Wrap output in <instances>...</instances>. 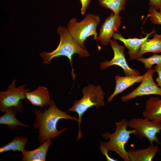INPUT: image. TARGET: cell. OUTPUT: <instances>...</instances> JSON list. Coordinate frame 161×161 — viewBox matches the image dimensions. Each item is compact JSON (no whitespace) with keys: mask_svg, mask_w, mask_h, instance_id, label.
Here are the masks:
<instances>
[{"mask_svg":"<svg viewBox=\"0 0 161 161\" xmlns=\"http://www.w3.org/2000/svg\"><path fill=\"white\" fill-rule=\"evenodd\" d=\"M57 32L60 37V41L57 48L50 52L45 51L40 54L43 58V64H49L52 60L60 56L67 57L69 59L72 68V75L75 78L74 70L72 65V57L78 54L80 58L88 57L89 54L86 49L83 48L75 41L67 28L60 26L57 29Z\"/></svg>","mask_w":161,"mask_h":161,"instance_id":"obj_2","label":"cell"},{"mask_svg":"<svg viewBox=\"0 0 161 161\" xmlns=\"http://www.w3.org/2000/svg\"><path fill=\"white\" fill-rule=\"evenodd\" d=\"M161 52V34H155L153 38L148 39L141 46L139 52L134 59L141 57L145 53Z\"/></svg>","mask_w":161,"mask_h":161,"instance_id":"obj_17","label":"cell"},{"mask_svg":"<svg viewBox=\"0 0 161 161\" xmlns=\"http://www.w3.org/2000/svg\"><path fill=\"white\" fill-rule=\"evenodd\" d=\"M156 32V30L154 29L150 33L146 34L145 37L141 38H134L126 39L123 38L121 34L119 32H115L112 37L114 39L120 40L124 43L125 47L128 49V54L130 59L133 60H134L135 57L138 53L143 44L150 35Z\"/></svg>","mask_w":161,"mask_h":161,"instance_id":"obj_11","label":"cell"},{"mask_svg":"<svg viewBox=\"0 0 161 161\" xmlns=\"http://www.w3.org/2000/svg\"><path fill=\"white\" fill-rule=\"evenodd\" d=\"M102 7L111 10L115 15H119L120 12L125 9L126 0H98Z\"/></svg>","mask_w":161,"mask_h":161,"instance_id":"obj_20","label":"cell"},{"mask_svg":"<svg viewBox=\"0 0 161 161\" xmlns=\"http://www.w3.org/2000/svg\"><path fill=\"white\" fill-rule=\"evenodd\" d=\"M158 146L150 145L144 149L128 151L130 161H151L158 152Z\"/></svg>","mask_w":161,"mask_h":161,"instance_id":"obj_16","label":"cell"},{"mask_svg":"<svg viewBox=\"0 0 161 161\" xmlns=\"http://www.w3.org/2000/svg\"><path fill=\"white\" fill-rule=\"evenodd\" d=\"M15 82L14 79L6 91L0 92V110L2 113L11 107L18 112H22L23 104L21 100L25 98V93L30 90L24 89L26 85L16 87Z\"/></svg>","mask_w":161,"mask_h":161,"instance_id":"obj_7","label":"cell"},{"mask_svg":"<svg viewBox=\"0 0 161 161\" xmlns=\"http://www.w3.org/2000/svg\"><path fill=\"white\" fill-rule=\"evenodd\" d=\"M149 5L153 6L157 10H159L161 0H149Z\"/></svg>","mask_w":161,"mask_h":161,"instance_id":"obj_26","label":"cell"},{"mask_svg":"<svg viewBox=\"0 0 161 161\" xmlns=\"http://www.w3.org/2000/svg\"><path fill=\"white\" fill-rule=\"evenodd\" d=\"M100 21L99 16L89 13L80 22H77L75 18H71L68 23L67 28L75 41L84 49H86L84 41L89 36L93 35L92 39L96 40L100 50L101 47L97 42L98 33L96 29Z\"/></svg>","mask_w":161,"mask_h":161,"instance_id":"obj_5","label":"cell"},{"mask_svg":"<svg viewBox=\"0 0 161 161\" xmlns=\"http://www.w3.org/2000/svg\"><path fill=\"white\" fill-rule=\"evenodd\" d=\"M154 69L155 72H157L158 74L156 79L157 85L161 89V64H156Z\"/></svg>","mask_w":161,"mask_h":161,"instance_id":"obj_23","label":"cell"},{"mask_svg":"<svg viewBox=\"0 0 161 161\" xmlns=\"http://www.w3.org/2000/svg\"><path fill=\"white\" fill-rule=\"evenodd\" d=\"M154 69H148L143 75L142 82L139 86L129 93L122 96V101L126 102L138 96L150 95L161 96V89L155 83L153 79Z\"/></svg>","mask_w":161,"mask_h":161,"instance_id":"obj_8","label":"cell"},{"mask_svg":"<svg viewBox=\"0 0 161 161\" xmlns=\"http://www.w3.org/2000/svg\"><path fill=\"white\" fill-rule=\"evenodd\" d=\"M160 10V12H159L161 13V2H160V6L159 9Z\"/></svg>","mask_w":161,"mask_h":161,"instance_id":"obj_27","label":"cell"},{"mask_svg":"<svg viewBox=\"0 0 161 161\" xmlns=\"http://www.w3.org/2000/svg\"><path fill=\"white\" fill-rule=\"evenodd\" d=\"M28 141L26 137L16 136L11 142L0 147V153L10 151L21 152L25 150V146Z\"/></svg>","mask_w":161,"mask_h":161,"instance_id":"obj_19","label":"cell"},{"mask_svg":"<svg viewBox=\"0 0 161 161\" xmlns=\"http://www.w3.org/2000/svg\"><path fill=\"white\" fill-rule=\"evenodd\" d=\"M82 92L83 96L78 100H75L73 105L68 109L69 112H76L78 115V132L77 140H79L83 137L80 126L82 116L90 108L95 106L97 110L105 106V93L100 86L89 84L83 88Z\"/></svg>","mask_w":161,"mask_h":161,"instance_id":"obj_3","label":"cell"},{"mask_svg":"<svg viewBox=\"0 0 161 161\" xmlns=\"http://www.w3.org/2000/svg\"><path fill=\"white\" fill-rule=\"evenodd\" d=\"M29 91L25 93V97L32 105L42 108L50 104L51 100L47 87L40 86L32 91Z\"/></svg>","mask_w":161,"mask_h":161,"instance_id":"obj_12","label":"cell"},{"mask_svg":"<svg viewBox=\"0 0 161 161\" xmlns=\"http://www.w3.org/2000/svg\"><path fill=\"white\" fill-rule=\"evenodd\" d=\"M81 4V13L83 15L85 13L91 0H80Z\"/></svg>","mask_w":161,"mask_h":161,"instance_id":"obj_25","label":"cell"},{"mask_svg":"<svg viewBox=\"0 0 161 161\" xmlns=\"http://www.w3.org/2000/svg\"><path fill=\"white\" fill-rule=\"evenodd\" d=\"M100 145L99 147V148L100 150L103 155L105 156L106 160L107 161H117V160L113 159L110 157L108 154V151L104 146H103L100 143Z\"/></svg>","mask_w":161,"mask_h":161,"instance_id":"obj_24","label":"cell"},{"mask_svg":"<svg viewBox=\"0 0 161 161\" xmlns=\"http://www.w3.org/2000/svg\"><path fill=\"white\" fill-rule=\"evenodd\" d=\"M142 63L146 69H150L154 64H161V55L155 53L150 57L144 58L142 57L136 59Z\"/></svg>","mask_w":161,"mask_h":161,"instance_id":"obj_21","label":"cell"},{"mask_svg":"<svg viewBox=\"0 0 161 161\" xmlns=\"http://www.w3.org/2000/svg\"><path fill=\"white\" fill-rule=\"evenodd\" d=\"M49 107L44 112L35 109L34 112L35 119L33 124V127L38 129V140L42 144L46 140L59 136L66 130L65 128L60 130L57 128L59 121L61 119L70 120L77 121L78 118L72 117L63 112L56 106L54 101L51 100Z\"/></svg>","mask_w":161,"mask_h":161,"instance_id":"obj_1","label":"cell"},{"mask_svg":"<svg viewBox=\"0 0 161 161\" xmlns=\"http://www.w3.org/2000/svg\"><path fill=\"white\" fill-rule=\"evenodd\" d=\"M116 129L114 132L111 134L107 131L102 134V136L107 142H99L108 151L115 152L125 161H130L128 152L125 149V145L129 142L131 134H136L134 129L128 130V121L124 119L115 123Z\"/></svg>","mask_w":161,"mask_h":161,"instance_id":"obj_4","label":"cell"},{"mask_svg":"<svg viewBox=\"0 0 161 161\" xmlns=\"http://www.w3.org/2000/svg\"><path fill=\"white\" fill-rule=\"evenodd\" d=\"M128 125L136 130V137L140 139L146 138L151 145L154 141L158 145L161 144L157 135L161 134V123L144 118H132L128 121Z\"/></svg>","mask_w":161,"mask_h":161,"instance_id":"obj_6","label":"cell"},{"mask_svg":"<svg viewBox=\"0 0 161 161\" xmlns=\"http://www.w3.org/2000/svg\"><path fill=\"white\" fill-rule=\"evenodd\" d=\"M121 17L119 15L111 13L110 16L106 18L99 30L97 40L102 45L107 46L114 34L120 25Z\"/></svg>","mask_w":161,"mask_h":161,"instance_id":"obj_10","label":"cell"},{"mask_svg":"<svg viewBox=\"0 0 161 161\" xmlns=\"http://www.w3.org/2000/svg\"><path fill=\"white\" fill-rule=\"evenodd\" d=\"M109 43L114 52V57L110 61L106 60L100 63L99 64L100 69L104 70L110 66L116 65L123 69L125 75L140 76L139 71L131 68L128 65L124 53L125 46L119 45L115 39H111Z\"/></svg>","mask_w":161,"mask_h":161,"instance_id":"obj_9","label":"cell"},{"mask_svg":"<svg viewBox=\"0 0 161 161\" xmlns=\"http://www.w3.org/2000/svg\"><path fill=\"white\" fill-rule=\"evenodd\" d=\"M17 112L14 108L8 109L0 117V124L7 125L8 129L10 130H16L18 126L29 127V126L21 123L17 119L15 116Z\"/></svg>","mask_w":161,"mask_h":161,"instance_id":"obj_18","label":"cell"},{"mask_svg":"<svg viewBox=\"0 0 161 161\" xmlns=\"http://www.w3.org/2000/svg\"><path fill=\"white\" fill-rule=\"evenodd\" d=\"M52 144L51 139H48L35 149L29 151L25 150L21 152L22 161H45L48 150Z\"/></svg>","mask_w":161,"mask_h":161,"instance_id":"obj_15","label":"cell"},{"mask_svg":"<svg viewBox=\"0 0 161 161\" xmlns=\"http://www.w3.org/2000/svg\"><path fill=\"white\" fill-rule=\"evenodd\" d=\"M143 78V75L139 76L125 75L122 76L119 75L116 76L115 88L113 93L108 98V102H111L116 95L122 93L126 89L134 84L141 83Z\"/></svg>","mask_w":161,"mask_h":161,"instance_id":"obj_14","label":"cell"},{"mask_svg":"<svg viewBox=\"0 0 161 161\" xmlns=\"http://www.w3.org/2000/svg\"><path fill=\"white\" fill-rule=\"evenodd\" d=\"M142 114L143 118L161 124V99L150 97L146 102Z\"/></svg>","mask_w":161,"mask_h":161,"instance_id":"obj_13","label":"cell"},{"mask_svg":"<svg viewBox=\"0 0 161 161\" xmlns=\"http://www.w3.org/2000/svg\"><path fill=\"white\" fill-rule=\"evenodd\" d=\"M150 5L148 9L149 14L148 17L151 22L154 24L161 25V13L158 12L152 6Z\"/></svg>","mask_w":161,"mask_h":161,"instance_id":"obj_22","label":"cell"}]
</instances>
